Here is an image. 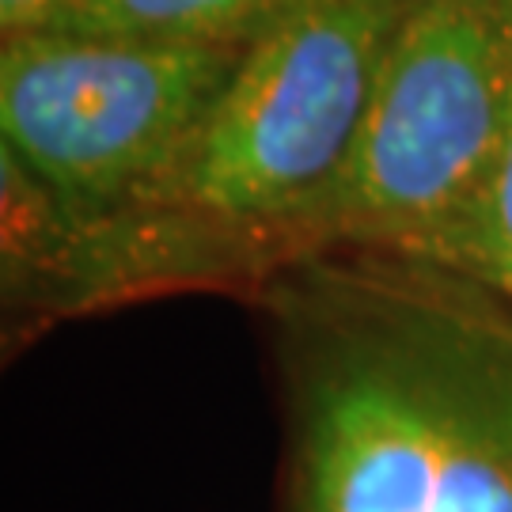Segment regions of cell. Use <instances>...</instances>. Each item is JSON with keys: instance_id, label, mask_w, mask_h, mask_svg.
Listing matches in <instances>:
<instances>
[{"instance_id": "cell-1", "label": "cell", "mask_w": 512, "mask_h": 512, "mask_svg": "<svg viewBox=\"0 0 512 512\" xmlns=\"http://www.w3.org/2000/svg\"><path fill=\"white\" fill-rule=\"evenodd\" d=\"M289 410L285 512H512V296L342 247L266 293Z\"/></svg>"}, {"instance_id": "cell-2", "label": "cell", "mask_w": 512, "mask_h": 512, "mask_svg": "<svg viewBox=\"0 0 512 512\" xmlns=\"http://www.w3.org/2000/svg\"><path fill=\"white\" fill-rule=\"evenodd\" d=\"M406 0H289L239 54L175 167L88 228L270 243L346 164Z\"/></svg>"}, {"instance_id": "cell-3", "label": "cell", "mask_w": 512, "mask_h": 512, "mask_svg": "<svg viewBox=\"0 0 512 512\" xmlns=\"http://www.w3.org/2000/svg\"><path fill=\"white\" fill-rule=\"evenodd\" d=\"M512 84V0H406L334 183L281 251L425 255L475 198Z\"/></svg>"}, {"instance_id": "cell-4", "label": "cell", "mask_w": 512, "mask_h": 512, "mask_svg": "<svg viewBox=\"0 0 512 512\" xmlns=\"http://www.w3.org/2000/svg\"><path fill=\"white\" fill-rule=\"evenodd\" d=\"M243 46L23 31L0 54L4 160L76 224L137 202L202 129Z\"/></svg>"}, {"instance_id": "cell-5", "label": "cell", "mask_w": 512, "mask_h": 512, "mask_svg": "<svg viewBox=\"0 0 512 512\" xmlns=\"http://www.w3.org/2000/svg\"><path fill=\"white\" fill-rule=\"evenodd\" d=\"M289 0H54L35 31L156 46H247Z\"/></svg>"}, {"instance_id": "cell-6", "label": "cell", "mask_w": 512, "mask_h": 512, "mask_svg": "<svg viewBox=\"0 0 512 512\" xmlns=\"http://www.w3.org/2000/svg\"><path fill=\"white\" fill-rule=\"evenodd\" d=\"M418 258L471 274L512 296V84L494 160L475 198L456 217V224Z\"/></svg>"}, {"instance_id": "cell-7", "label": "cell", "mask_w": 512, "mask_h": 512, "mask_svg": "<svg viewBox=\"0 0 512 512\" xmlns=\"http://www.w3.org/2000/svg\"><path fill=\"white\" fill-rule=\"evenodd\" d=\"M50 4H54V0H0V27H4V38L42 27Z\"/></svg>"}]
</instances>
